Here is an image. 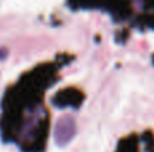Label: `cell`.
Instances as JSON below:
<instances>
[{"label": "cell", "instance_id": "1", "mask_svg": "<svg viewBox=\"0 0 154 152\" xmlns=\"http://www.w3.org/2000/svg\"><path fill=\"white\" fill-rule=\"evenodd\" d=\"M54 63L39 65L5 92L2 101L0 133L22 152H43L49 133V112L43 96L58 80Z\"/></svg>", "mask_w": 154, "mask_h": 152}, {"label": "cell", "instance_id": "2", "mask_svg": "<svg viewBox=\"0 0 154 152\" xmlns=\"http://www.w3.org/2000/svg\"><path fill=\"white\" fill-rule=\"evenodd\" d=\"M75 10H101L118 24H128L137 30H154V0H68Z\"/></svg>", "mask_w": 154, "mask_h": 152}, {"label": "cell", "instance_id": "3", "mask_svg": "<svg viewBox=\"0 0 154 152\" xmlns=\"http://www.w3.org/2000/svg\"><path fill=\"white\" fill-rule=\"evenodd\" d=\"M115 152H154V133L145 131L128 135L118 143Z\"/></svg>", "mask_w": 154, "mask_h": 152}, {"label": "cell", "instance_id": "4", "mask_svg": "<svg viewBox=\"0 0 154 152\" xmlns=\"http://www.w3.org/2000/svg\"><path fill=\"white\" fill-rule=\"evenodd\" d=\"M84 101V94L75 88L60 90L54 96L53 104L58 108H79Z\"/></svg>", "mask_w": 154, "mask_h": 152}, {"label": "cell", "instance_id": "5", "mask_svg": "<svg viewBox=\"0 0 154 152\" xmlns=\"http://www.w3.org/2000/svg\"><path fill=\"white\" fill-rule=\"evenodd\" d=\"M76 132V125L72 117H62L56 125V142L60 147H64L65 144L70 142Z\"/></svg>", "mask_w": 154, "mask_h": 152}]
</instances>
